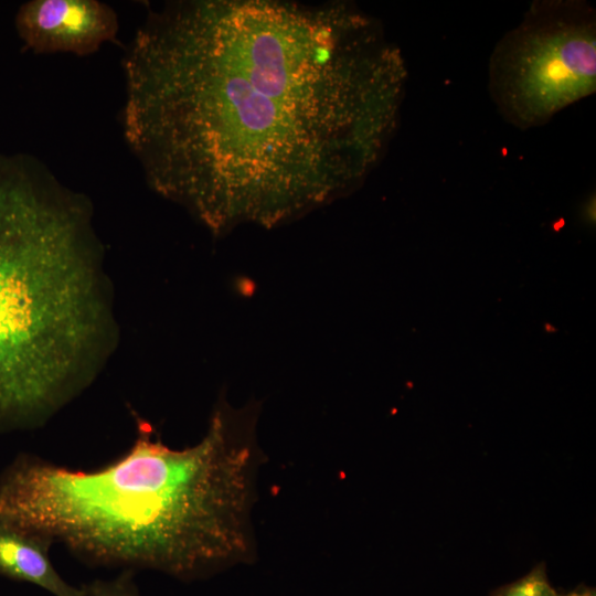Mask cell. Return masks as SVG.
<instances>
[{
	"label": "cell",
	"mask_w": 596,
	"mask_h": 596,
	"mask_svg": "<svg viewBox=\"0 0 596 596\" xmlns=\"http://www.w3.org/2000/svg\"><path fill=\"white\" fill-rule=\"evenodd\" d=\"M124 76L147 182L221 233L359 187L397 129L407 68L351 3L187 0L149 10Z\"/></svg>",
	"instance_id": "cell-1"
},
{
	"label": "cell",
	"mask_w": 596,
	"mask_h": 596,
	"mask_svg": "<svg viewBox=\"0 0 596 596\" xmlns=\"http://www.w3.org/2000/svg\"><path fill=\"white\" fill-rule=\"evenodd\" d=\"M262 461L253 430L230 414L215 413L205 436L183 449L138 418L129 449L93 470L15 457L0 475V518L93 566L198 579L254 555Z\"/></svg>",
	"instance_id": "cell-2"
},
{
	"label": "cell",
	"mask_w": 596,
	"mask_h": 596,
	"mask_svg": "<svg viewBox=\"0 0 596 596\" xmlns=\"http://www.w3.org/2000/svg\"><path fill=\"white\" fill-rule=\"evenodd\" d=\"M88 200L36 158L0 153V434L41 427L115 341Z\"/></svg>",
	"instance_id": "cell-3"
},
{
	"label": "cell",
	"mask_w": 596,
	"mask_h": 596,
	"mask_svg": "<svg viewBox=\"0 0 596 596\" xmlns=\"http://www.w3.org/2000/svg\"><path fill=\"white\" fill-rule=\"evenodd\" d=\"M488 89L499 114L525 130L596 91V12L584 0H536L496 44Z\"/></svg>",
	"instance_id": "cell-4"
},
{
	"label": "cell",
	"mask_w": 596,
	"mask_h": 596,
	"mask_svg": "<svg viewBox=\"0 0 596 596\" xmlns=\"http://www.w3.org/2000/svg\"><path fill=\"white\" fill-rule=\"evenodd\" d=\"M15 28L35 53L87 55L116 39L119 22L97 0H31L19 8Z\"/></svg>",
	"instance_id": "cell-5"
},
{
	"label": "cell",
	"mask_w": 596,
	"mask_h": 596,
	"mask_svg": "<svg viewBox=\"0 0 596 596\" xmlns=\"http://www.w3.org/2000/svg\"><path fill=\"white\" fill-rule=\"evenodd\" d=\"M53 540L0 518V575L36 585L53 596H86L68 584L50 560Z\"/></svg>",
	"instance_id": "cell-6"
},
{
	"label": "cell",
	"mask_w": 596,
	"mask_h": 596,
	"mask_svg": "<svg viewBox=\"0 0 596 596\" xmlns=\"http://www.w3.org/2000/svg\"><path fill=\"white\" fill-rule=\"evenodd\" d=\"M489 596H562L551 584L544 563L536 564L524 576L496 588Z\"/></svg>",
	"instance_id": "cell-7"
},
{
	"label": "cell",
	"mask_w": 596,
	"mask_h": 596,
	"mask_svg": "<svg viewBox=\"0 0 596 596\" xmlns=\"http://www.w3.org/2000/svg\"><path fill=\"white\" fill-rule=\"evenodd\" d=\"M82 587L86 596H141L131 570H123L111 579H94Z\"/></svg>",
	"instance_id": "cell-8"
},
{
	"label": "cell",
	"mask_w": 596,
	"mask_h": 596,
	"mask_svg": "<svg viewBox=\"0 0 596 596\" xmlns=\"http://www.w3.org/2000/svg\"><path fill=\"white\" fill-rule=\"evenodd\" d=\"M563 596H596V590L594 587L581 584L575 589L563 594Z\"/></svg>",
	"instance_id": "cell-9"
},
{
	"label": "cell",
	"mask_w": 596,
	"mask_h": 596,
	"mask_svg": "<svg viewBox=\"0 0 596 596\" xmlns=\"http://www.w3.org/2000/svg\"><path fill=\"white\" fill-rule=\"evenodd\" d=\"M562 596H563V594H562Z\"/></svg>",
	"instance_id": "cell-10"
}]
</instances>
